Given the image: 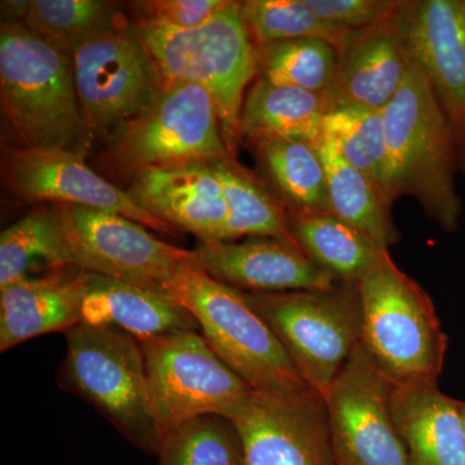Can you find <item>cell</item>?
Listing matches in <instances>:
<instances>
[{
	"label": "cell",
	"mask_w": 465,
	"mask_h": 465,
	"mask_svg": "<svg viewBox=\"0 0 465 465\" xmlns=\"http://www.w3.org/2000/svg\"><path fill=\"white\" fill-rule=\"evenodd\" d=\"M133 180L128 193L152 215L200 241L224 240L228 207L213 163L150 168Z\"/></svg>",
	"instance_id": "cell-18"
},
{
	"label": "cell",
	"mask_w": 465,
	"mask_h": 465,
	"mask_svg": "<svg viewBox=\"0 0 465 465\" xmlns=\"http://www.w3.org/2000/svg\"><path fill=\"white\" fill-rule=\"evenodd\" d=\"M136 30L166 81L191 82L211 94L226 148L235 158L242 142L244 91L258 74L255 45L242 15V2L232 0L197 29L137 23Z\"/></svg>",
	"instance_id": "cell-5"
},
{
	"label": "cell",
	"mask_w": 465,
	"mask_h": 465,
	"mask_svg": "<svg viewBox=\"0 0 465 465\" xmlns=\"http://www.w3.org/2000/svg\"><path fill=\"white\" fill-rule=\"evenodd\" d=\"M327 174L330 210L372 243L390 250L401 234L391 219V206L381 189L369 177L351 167L326 137L316 143Z\"/></svg>",
	"instance_id": "cell-23"
},
{
	"label": "cell",
	"mask_w": 465,
	"mask_h": 465,
	"mask_svg": "<svg viewBox=\"0 0 465 465\" xmlns=\"http://www.w3.org/2000/svg\"><path fill=\"white\" fill-rule=\"evenodd\" d=\"M2 176L21 200L52 202L108 211L152 231L174 235L177 229L143 210L130 193L101 176L73 149L18 148L3 143Z\"/></svg>",
	"instance_id": "cell-13"
},
{
	"label": "cell",
	"mask_w": 465,
	"mask_h": 465,
	"mask_svg": "<svg viewBox=\"0 0 465 465\" xmlns=\"http://www.w3.org/2000/svg\"><path fill=\"white\" fill-rule=\"evenodd\" d=\"M158 465H244L237 427L224 416L206 415L177 425L159 440Z\"/></svg>",
	"instance_id": "cell-29"
},
{
	"label": "cell",
	"mask_w": 465,
	"mask_h": 465,
	"mask_svg": "<svg viewBox=\"0 0 465 465\" xmlns=\"http://www.w3.org/2000/svg\"><path fill=\"white\" fill-rule=\"evenodd\" d=\"M255 58L260 79L323 96L335 75L338 51L321 39H298L255 45Z\"/></svg>",
	"instance_id": "cell-28"
},
{
	"label": "cell",
	"mask_w": 465,
	"mask_h": 465,
	"mask_svg": "<svg viewBox=\"0 0 465 465\" xmlns=\"http://www.w3.org/2000/svg\"><path fill=\"white\" fill-rule=\"evenodd\" d=\"M70 57L84 131L94 136H113L166 84L137 30L127 26L96 34Z\"/></svg>",
	"instance_id": "cell-10"
},
{
	"label": "cell",
	"mask_w": 465,
	"mask_h": 465,
	"mask_svg": "<svg viewBox=\"0 0 465 465\" xmlns=\"http://www.w3.org/2000/svg\"><path fill=\"white\" fill-rule=\"evenodd\" d=\"M0 108L7 145L72 149L84 131L72 57L24 24H2Z\"/></svg>",
	"instance_id": "cell-2"
},
{
	"label": "cell",
	"mask_w": 465,
	"mask_h": 465,
	"mask_svg": "<svg viewBox=\"0 0 465 465\" xmlns=\"http://www.w3.org/2000/svg\"><path fill=\"white\" fill-rule=\"evenodd\" d=\"M162 287L194 317L220 360L253 391L290 396L309 390L283 345L242 291L208 275L194 255Z\"/></svg>",
	"instance_id": "cell-4"
},
{
	"label": "cell",
	"mask_w": 465,
	"mask_h": 465,
	"mask_svg": "<svg viewBox=\"0 0 465 465\" xmlns=\"http://www.w3.org/2000/svg\"><path fill=\"white\" fill-rule=\"evenodd\" d=\"M231 420L243 443L244 465H338L326 402L313 391H252Z\"/></svg>",
	"instance_id": "cell-14"
},
{
	"label": "cell",
	"mask_w": 465,
	"mask_h": 465,
	"mask_svg": "<svg viewBox=\"0 0 465 465\" xmlns=\"http://www.w3.org/2000/svg\"><path fill=\"white\" fill-rule=\"evenodd\" d=\"M213 166L222 183L228 207L223 241L251 237L275 238L296 243L291 232L289 213L252 173L237 161L215 162Z\"/></svg>",
	"instance_id": "cell-27"
},
{
	"label": "cell",
	"mask_w": 465,
	"mask_h": 465,
	"mask_svg": "<svg viewBox=\"0 0 465 465\" xmlns=\"http://www.w3.org/2000/svg\"><path fill=\"white\" fill-rule=\"evenodd\" d=\"M252 146L287 213H331L326 170L316 143L266 139Z\"/></svg>",
	"instance_id": "cell-25"
},
{
	"label": "cell",
	"mask_w": 465,
	"mask_h": 465,
	"mask_svg": "<svg viewBox=\"0 0 465 465\" xmlns=\"http://www.w3.org/2000/svg\"><path fill=\"white\" fill-rule=\"evenodd\" d=\"M461 415H463V420L465 425V402H463V401H461Z\"/></svg>",
	"instance_id": "cell-36"
},
{
	"label": "cell",
	"mask_w": 465,
	"mask_h": 465,
	"mask_svg": "<svg viewBox=\"0 0 465 465\" xmlns=\"http://www.w3.org/2000/svg\"><path fill=\"white\" fill-rule=\"evenodd\" d=\"M232 0H146L131 3L137 23L174 30L197 29Z\"/></svg>",
	"instance_id": "cell-33"
},
{
	"label": "cell",
	"mask_w": 465,
	"mask_h": 465,
	"mask_svg": "<svg viewBox=\"0 0 465 465\" xmlns=\"http://www.w3.org/2000/svg\"><path fill=\"white\" fill-rule=\"evenodd\" d=\"M32 0H3L2 2V24H24L29 14Z\"/></svg>",
	"instance_id": "cell-35"
},
{
	"label": "cell",
	"mask_w": 465,
	"mask_h": 465,
	"mask_svg": "<svg viewBox=\"0 0 465 465\" xmlns=\"http://www.w3.org/2000/svg\"><path fill=\"white\" fill-rule=\"evenodd\" d=\"M391 393L393 382L360 342L324 399L338 465H410Z\"/></svg>",
	"instance_id": "cell-11"
},
{
	"label": "cell",
	"mask_w": 465,
	"mask_h": 465,
	"mask_svg": "<svg viewBox=\"0 0 465 465\" xmlns=\"http://www.w3.org/2000/svg\"><path fill=\"white\" fill-rule=\"evenodd\" d=\"M242 293L275 333L309 390L326 399L361 342L357 286L339 283L330 290Z\"/></svg>",
	"instance_id": "cell-8"
},
{
	"label": "cell",
	"mask_w": 465,
	"mask_h": 465,
	"mask_svg": "<svg viewBox=\"0 0 465 465\" xmlns=\"http://www.w3.org/2000/svg\"><path fill=\"white\" fill-rule=\"evenodd\" d=\"M391 411L410 465H465L461 401L439 385H393Z\"/></svg>",
	"instance_id": "cell-21"
},
{
	"label": "cell",
	"mask_w": 465,
	"mask_h": 465,
	"mask_svg": "<svg viewBox=\"0 0 465 465\" xmlns=\"http://www.w3.org/2000/svg\"><path fill=\"white\" fill-rule=\"evenodd\" d=\"M84 277L76 266H65L0 289V351L81 324Z\"/></svg>",
	"instance_id": "cell-19"
},
{
	"label": "cell",
	"mask_w": 465,
	"mask_h": 465,
	"mask_svg": "<svg viewBox=\"0 0 465 465\" xmlns=\"http://www.w3.org/2000/svg\"><path fill=\"white\" fill-rule=\"evenodd\" d=\"M361 345L393 385H439L448 336L427 291L391 253L357 284Z\"/></svg>",
	"instance_id": "cell-3"
},
{
	"label": "cell",
	"mask_w": 465,
	"mask_h": 465,
	"mask_svg": "<svg viewBox=\"0 0 465 465\" xmlns=\"http://www.w3.org/2000/svg\"><path fill=\"white\" fill-rule=\"evenodd\" d=\"M24 25L72 56L82 43L118 25L116 5L103 0H32Z\"/></svg>",
	"instance_id": "cell-30"
},
{
	"label": "cell",
	"mask_w": 465,
	"mask_h": 465,
	"mask_svg": "<svg viewBox=\"0 0 465 465\" xmlns=\"http://www.w3.org/2000/svg\"><path fill=\"white\" fill-rule=\"evenodd\" d=\"M309 7L341 30L366 29L400 14L405 0H305Z\"/></svg>",
	"instance_id": "cell-34"
},
{
	"label": "cell",
	"mask_w": 465,
	"mask_h": 465,
	"mask_svg": "<svg viewBox=\"0 0 465 465\" xmlns=\"http://www.w3.org/2000/svg\"><path fill=\"white\" fill-rule=\"evenodd\" d=\"M326 113L322 94L259 78L244 99L241 137L251 143L266 139L316 143L322 137Z\"/></svg>",
	"instance_id": "cell-22"
},
{
	"label": "cell",
	"mask_w": 465,
	"mask_h": 465,
	"mask_svg": "<svg viewBox=\"0 0 465 465\" xmlns=\"http://www.w3.org/2000/svg\"><path fill=\"white\" fill-rule=\"evenodd\" d=\"M322 136L342 158L369 177L382 192L387 136L382 112L361 106H339L324 114Z\"/></svg>",
	"instance_id": "cell-31"
},
{
	"label": "cell",
	"mask_w": 465,
	"mask_h": 465,
	"mask_svg": "<svg viewBox=\"0 0 465 465\" xmlns=\"http://www.w3.org/2000/svg\"><path fill=\"white\" fill-rule=\"evenodd\" d=\"M382 116L387 136L385 200L393 206L399 198L410 195L443 231H457L461 216L455 188L457 145L448 116L414 57Z\"/></svg>",
	"instance_id": "cell-1"
},
{
	"label": "cell",
	"mask_w": 465,
	"mask_h": 465,
	"mask_svg": "<svg viewBox=\"0 0 465 465\" xmlns=\"http://www.w3.org/2000/svg\"><path fill=\"white\" fill-rule=\"evenodd\" d=\"M82 323L115 327L137 341L182 330L200 331L194 317L161 284L134 282L87 272L82 296Z\"/></svg>",
	"instance_id": "cell-20"
},
{
	"label": "cell",
	"mask_w": 465,
	"mask_h": 465,
	"mask_svg": "<svg viewBox=\"0 0 465 465\" xmlns=\"http://www.w3.org/2000/svg\"><path fill=\"white\" fill-rule=\"evenodd\" d=\"M289 222L300 249L341 284L357 286L390 252L332 213H289Z\"/></svg>",
	"instance_id": "cell-24"
},
{
	"label": "cell",
	"mask_w": 465,
	"mask_h": 465,
	"mask_svg": "<svg viewBox=\"0 0 465 465\" xmlns=\"http://www.w3.org/2000/svg\"><path fill=\"white\" fill-rule=\"evenodd\" d=\"M192 251L208 275L243 292L330 290L339 284L290 241H200Z\"/></svg>",
	"instance_id": "cell-16"
},
{
	"label": "cell",
	"mask_w": 465,
	"mask_h": 465,
	"mask_svg": "<svg viewBox=\"0 0 465 465\" xmlns=\"http://www.w3.org/2000/svg\"><path fill=\"white\" fill-rule=\"evenodd\" d=\"M401 21L409 50L448 116L465 173V0H405Z\"/></svg>",
	"instance_id": "cell-15"
},
{
	"label": "cell",
	"mask_w": 465,
	"mask_h": 465,
	"mask_svg": "<svg viewBox=\"0 0 465 465\" xmlns=\"http://www.w3.org/2000/svg\"><path fill=\"white\" fill-rule=\"evenodd\" d=\"M66 335L61 385L90 403L134 448L157 455L145 356L131 333L81 323Z\"/></svg>",
	"instance_id": "cell-6"
},
{
	"label": "cell",
	"mask_w": 465,
	"mask_h": 465,
	"mask_svg": "<svg viewBox=\"0 0 465 465\" xmlns=\"http://www.w3.org/2000/svg\"><path fill=\"white\" fill-rule=\"evenodd\" d=\"M242 15L253 45L321 39L339 51L351 34L326 23L305 0H247Z\"/></svg>",
	"instance_id": "cell-32"
},
{
	"label": "cell",
	"mask_w": 465,
	"mask_h": 465,
	"mask_svg": "<svg viewBox=\"0 0 465 465\" xmlns=\"http://www.w3.org/2000/svg\"><path fill=\"white\" fill-rule=\"evenodd\" d=\"M54 206L72 264L87 273L162 286L193 259V251L159 240L128 217L70 204Z\"/></svg>",
	"instance_id": "cell-12"
},
{
	"label": "cell",
	"mask_w": 465,
	"mask_h": 465,
	"mask_svg": "<svg viewBox=\"0 0 465 465\" xmlns=\"http://www.w3.org/2000/svg\"><path fill=\"white\" fill-rule=\"evenodd\" d=\"M139 341L159 440L177 425L200 416L232 419L253 391L220 360L197 330Z\"/></svg>",
	"instance_id": "cell-9"
},
{
	"label": "cell",
	"mask_w": 465,
	"mask_h": 465,
	"mask_svg": "<svg viewBox=\"0 0 465 465\" xmlns=\"http://www.w3.org/2000/svg\"><path fill=\"white\" fill-rule=\"evenodd\" d=\"M235 161L213 97L201 85L166 81L157 99L112 136L101 166L134 177L150 168Z\"/></svg>",
	"instance_id": "cell-7"
},
{
	"label": "cell",
	"mask_w": 465,
	"mask_h": 465,
	"mask_svg": "<svg viewBox=\"0 0 465 465\" xmlns=\"http://www.w3.org/2000/svg\"><path fill=\"white\" fill-rule=\"evenodd\" d=\"M41 271L74 266L54 206L30 211L0 235V289Z\"/></svg>",
	"instance_id": "cell-26"
},
{
	"label": "cell",
	"mask_w": 465,
	"mask_h": 465,
	"mask_svg": "<svg viewBox=\"0 0 465 465\" xmlns=\"http://www.w3.org/2000/svg\"><path fill=\"white\" fill-rule=\"evenodd\" d=\"M401 12L387 23L349 34L323 94L327 112L348 105L382 112L396 96L412 61Z\"/></svg>",
	"instance_id": "cell-17"
}]
</instances>
